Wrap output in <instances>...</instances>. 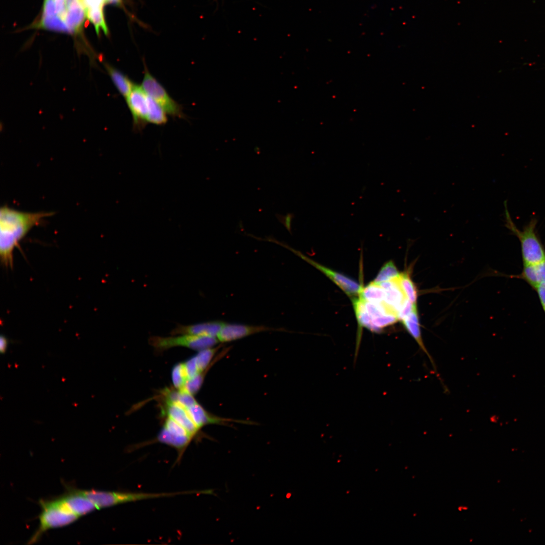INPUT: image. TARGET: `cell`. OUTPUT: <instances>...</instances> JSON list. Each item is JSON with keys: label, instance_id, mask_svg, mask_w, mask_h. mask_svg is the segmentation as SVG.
Wrapping results in <instances>:
<instances>
[{"label": "cell", "instance_id": "obj_4", "mask_svg": "<svg viewBox=\"0 0 545 545\" xmlns=\"http://www.w3.org/2000/svg\"><path fill=\"white\" fill-rule=\"evenodd\" d=\"M81 493L96 506L97 509L144 500L173 497L177 493H148L118 491L81 490Z\"/></svg>", "mask_w": 545, "mask_h": 545}, {"label": "cell", "instance_id": "obj_3", "mask_svg": "<svg viewBox=\"0 0 545 545\" xmlns=\"http://www.w3.org/2000/svg\"><path fill=\"white\" fill-rule=\"evenodd\" d=\"M506 227L519 240L523 265L538 263L545 260V249L535 232L536 221L532 219L522 230L514 224L506 209Z\"/></svg>", "mask_w": 545, "mask_h": 545}, {"label": "cell", "instance_id": "obj_20", "mask_svg": "<svg viewBox=\"0 0 545 545\" xmlns=\"http://www.w3.org/2000/svg\"><path fill=\"white\" fill-rule=\"evenodd\" d=\"M358 296L365 301L381 303L384 301L385 293L379 284L372 282L362 287Z\"/></svg>", "mask_w": 545, "mask_h": 545}, {"label": "cell", "instance_id": "obj_6", "mask_svg": "<svg viewBox=\"0 0 545 545\" xmlns=\"http://www.w3.org/2000/svg\"><path fill=\"white\" fill-rule=\"evenodd\" d=\"M141 86L146 94L156 101L168 114L183 117L181 105L169 95L164 87L147 69L145 70Z\"/></svg>", "mask_w": 545, "mask_h": 545}, {"label": "cell", "instance_id": "obj_29", "mask_svg": "<svg viewBox=\"0 0 545 545\" xmlns=\"http://www.w3.org/2000/svg\"><path fill=\"white\" fill-rule=\"evenodd\" d=\"M372 323L381 332L382 329L392 325L399 320L397 315L394 314H386L371 319Z\"/></svg>", "mask_w": 545, "mask_h": 545}, {"label": "cell", "instance_id": "obj_36", "mask_svg": "<svg viewBox=\"0 0 545 545\" xmlns=\"http://www.w3.org/2000/svg\"><path fill=\"white\" fill-rule=\"evenodd\" d=\"M540 304L545 314V284L539 285L535 289Z\"/></svg>", "mask_w": 545, "mask_h": 545}, {"label": "cell", "instance_id": "obj_24", "mask_svg": "<svg viewBox=\"0 0 545 545\" xmlns=\"http://www.w3.org/2000/svg\"><path fill=\"white\" fill-rule=\"evenodd\" d=\"M219 347V346L214 348L212 347L200 350L194 356L200 373L203 372L206 369L209 367L210 363Z\"/></svg>", "mask_w": 545, "mask_h": 545}, {"label": "cell", "instance_id": "obj_35", "mask_svg": "<svg viewBox=\"0 0 545 545\" xmlns=\"http://www.w3.org/2000/svg\"><path fill=\"white\" fill-rule=\"evenodd\" d=\"M86 9V11L90 9L101 8L106 3L105 0H82Z\"/></svg>", "mask_w": 545, "mask_h": 545}, {"label": "cell", "instance_id": "obj_15", "mask_svg": "<svg viewBox=\"0 0 545 545\" xmlns=\"http://www.w3.org/2000/svg\"><path fill=\"white\" fill-rule=\"evenodd\" d=\"M515 277L524 280L534 290L545 284V260L536 264L523 265L521 273Z\"/></svg>", "mask_w": 545, "mask_h": 545}, {"label": "cell", "instance_id": "obj_21", "mask_svg": "<svg viewBox=\"0 0 545 545\" xmlns=\"http://www.w3.org/2000/svg\"><path fill=\"white\" fill-rule=\"evenodd\" d=\"M148 114L147 122L156 125H162L167 121L166 112L153 99L148 95Z\"/></svg>", "mask_w": 545, "mask_h": 545}, {"label": "cell", "instance_id": "obj_9", "mask_svg": "<svg viewBox=\"0 0 545 545\" xmlns=\"http://www.w3.org/2000/svg\"><path fill=\"white\" fill-rule=\"evenodd\" d=\"M275 330L274 328L263 325H251L237 323H225L216 337L219 342H229L256 333Z\"/></svg>", "mask_w": 545, "mask_h": 545}, {"label": "cell", "instance_id": "obj_8", "mask_svg": "<svg viewBox=\"0 0 545 545\" xmlns=\"http://www.w3.org/2000/svg\"><path fill=\"white\" fill-rule=\"evenodd\" d=\"M126 98L134 126L141 128L147 122L148 95L141 86L135 84Z\"/></svg>", "mask_w": 545, "mask_h": 545}, {"label": "cell", "instance_id": "obj_14", "mask_svg": "<svg viewBox=\"0 0 545 545\" xmlns=\"http://www.w3.org/2000/svg\"><path fill=\"white\" fill-rule=\"evenodd\" d=\"M86 16V9L82 0H66L67 25L74 33L81 30Z\"/></svg>", "mask_w": 545, "mask_h": 545}, {"label": "cell", "instance_id": "obj_25", "mask_svg": "<svg viewBox=\"0 0 545 545\" xmlns=\"http://www.w3.org/2000/svg\"><path fill=\"white\" fill-rule=\"evenodd\" d=\"M87 18L94 25L96 33L99 34L101 28L105 34L107 35L108 30L106 25L103 9L94 8L86 11Z\"/></svg>", "mask_w": 545, "mask_h": 545}, {"label": "cell", "instance_id": "obj_28", "mask_svg": "<svg viewBox=\"0 0 545 545\" xmlns=\"http://www.w3.org/2000/svg\"><path fill=\"white\" fill-rule=\"evenodd\" d=\"M205 373L206 370L192 378L188 379L182 389L185 390L193 395L195 394L202 386Z\"/></svg>", "mask_w": 545, "mask_h": 545}, {"label": "cell", "instance_id": "obj_1", "mask_svg": "<svg viewBox=\"0 0 545 545\" xmlns=\"http://www.w3.org/2000/svg\"><path fill=\"white\" fill-rule=\"evenodd\" d=\"M53 212H27L7 205L0 209V257L6 267L13 266V251L19 242L34 227L39 225Z\"/></svg>", "mask_w": 545, "mask_h": 545}, {"label": "cell", "instance_id": "obj_32", "mask_svg": "<svg viewBox=\"0 0 545 545\" xmlns=\"http://www.w3.org/2000/svg\"><path fill=\"white\" fill-rule=\"evenodd\" d=\"M57 15L54 0H44L42 17H51Z\"/></svg>", "mask_w": 545, "mask_h": 545}, {"label": "cell", "instance_id": "obj_7", "mask_svg": "<svg viewBox=\"0 0 545 545\" xmlns=\"http://www.w3.org/2000/svg\"><path fill=\"white\" fill-rule=\"evenodd\" d=\"M275 243L290 250L296 255L305 260L307 262L311 264L315 268L319 270L332 282L340 287L348 296L352 298L359 296L362 287L356 282L342 274L318 263L306 256L300 252L290 247L289 246L283 242L276 240Z\"/></svg>", "mask_w": 545, "mask_h": 545}, {"label": "cell", "instance_id": "obj_11", "mask_svg": "<svg viewBox=\"0 0 545 545\" xmlns=\"http://www.w3.org/2000/svg\"><path fill=\"white\" fill-rule=\"evenodd\" d=\"M165 411L171 417L182 425L194 438L199 429L190 416L187 409L180 404L165 399Z\"/></svg>", "mask_w": 545, "mask_h": 545}, {"label": "cell", "instance_id": "obj_34", "mask_svg": "<svg viewBox=\"0 0 545 545\" xmlns=\"http://www.w3.org/2000/svg\"><path fill=\"white\" fill-rule=\"evenodd\" d=\"M56 12L65 21L66 15V0H54Z\"/></svg>", "mask_w": 545, "mask_h": 545}, {"label": "cell", "instance_id": "obj_31", "mask_svg": "<svg viewBox=\"0 0 545 545\" xmlns=\"http://www.w3.org/2000/svg\"><path fill=\"white\" fill-rule=\"evenodd\" d=\"M184 363L188 379L192 378L201 373L198 370L194 356Z\"/></svg>", "mask_w": 545, "mask_h": 545}, {"label": "cell", "instance_id": "obj_19", "mask_svg": "<svg viewBox=\"0 0 545 545\" xmlns=\"http://www.w3.org/2000/svg\"><path fill=\"white\" fill-rule=\"evenodd\" d=\"M352 303L355 315L360 327H364L375 332L379 333L380 331L373 325L371 318L368 313L364 301L358 296L352 298Z\"/></svg>", "mask_w": 545, "mask_h": 545}, {"label": "cell", "instance_id": "obj_22", "mask_svg": "<svg viewBox=\"0 0 545 545\" xmlns=\"http://www.w3.org/2000/svg\"><path fill=\"white\" fill-rule=\"evenodd\" d=\"M397 279L406 298L412 303L416 304L417 290L408 272L400 273Z\"/></svg>", "mask_w": 545, "mask_h": 545}, {"label": "cell", "instance_id": "obj_30", "mask_svg": "<svg viewBox=\"0 0 545 545\" xmlns=\"http://www.w3.org/2000/svg\"><path fill=\"white\" fill-rule=\"evenodd\" d=\"M416 307H417L416 304L412 303L410 300L406 299L398 313L399 320L402 321L407 317Z\"/></svg>", "mask_w": 545, "mask_h": 545}, {"label": "cell", "instance_id": "obj_37", "mask_svg": "<svg viewBox=\"0 0 545 545\" xmlns=\"http://www.w3.org/2000/svg\"><path fill=\"white\" fill-rule=\"evenodd\" d=\"M8 341L4 336H1L0 338V352L2 354H5L7 350Z\"/></svg>", "mask_w": 545, "mask_h": 545}, {"label": "cell", "instance_id": "obj_17", "mask_svg": "<svg viewBox=\"0 0 545 545\" xmlns=\"http://www.w3.org/2000/svg\"><path fill=\"white\" fill-rule=\"evenodd\" d=\"M402 322L407 332L416 341L420 349L427 355L433 365L432 359H431V357L426 350L422 340L417 307L407 317L403 319Z\"/></svg>", "mask_w": 545, "mask_h": 545}, {"label": "cell", "instance_id": "obj_10", "mask_svg": "<svg viewBox=\"0 0 545 545\" xmlns=\"http://www.w3.org/2000/svg\"><path fill=\"white\" fill-rule=\"evenodd\" d=\"M59 498L69 510L79 517L97 509L80 489L68 487L67 493Z\"/></svg>", "mask_w": 545, "mask_h": 545}, {"label": "cell", "instance_id": "obj_16", "mask_svg": "<svg viewBox=\"0 0 545 545\" xmlns=\"http://www.w3.org/2000/svg\"><path fill=\"white\" fill-rule=\"evenodd\" d=\"M190 416L200 429L204 426L211 424H222L230 419L220 417L206 411L198 402L187 408Z\"/></svg>", "mask_w": 545, "mask_h": 545}, {"label": "cell", "instance_id": "obj_18", "mask_svg": "<svg viewBox=\"0 0 545 545\" xmlns=\"http://www.w3.org/2000/svg\"><path fill=\"white\" fill-rule=\"evenodd\" d=\"M103 66L116 88L124 97H126L131 91L135 84L124 74L112 65L104 63Z\"/></svg>", "mask_w": 545, "mask_h": 545}, {"label": "cell", "instance_id": "obj_27", "mask_svg": "<svg viewBox=\"0 0 545 545\" xmlns=\"http://www.w3.org/2000/svg\"><path fill=\"white\" fill-rule=\"evenodd\" d=\"M172 379L174 387L178 390L184 388L188 377L184 363L176 364L172 370Z\"/></svg>", "mask_w": 545, "mask_h": 545}, {"label": "cell", "instance_id": "obj_26", "mask_svg": "<svg viewBox=\"0 0 545 545\" xmlns=\"http://www.w3.org/2000/svg\"><path fill=\"white\" fill-rule=\"evenodd\" d=\"M400 273L398 271L394 262L389 261L384 264L380 268L376 277L374 280V282L380 284L381 283L392 280L397 278Z\"/></svg>", "mask_w": 545, "mask_h": 545}, {"label": "cell", "instance_id": "obj_12", "mask_svg": "<svg viewBox=\"0 0 545 545\" xmlns=\"http://www.w3.org/2000/svg\"><path fill=\"white\" fill-rule=\"evenodd\" d=\"M224 323L223 321H212L186 325L178 324L171 331V334L216 337Z\"/></svg>", "mask_w": 545, "mask_h": 545}, {"label": "cell", "instance_id": "obj_2", "mask_svg": "<svg viewBox=\"0 0 545 545\" xmlns=\"http://www.w3.org/2000/svg\"><path fill=\"white\" fill-rule=\"evenodd\" d=\"M39 505L41 508L39 524L29 540V544L36 542L46 531L69 525L79 518L68 509L59 497L50 500H41Z\"/></svg>", "mask_w": 545, "mask_h": 545}, {"label": "cell", "instance_id": "obj_13", "mask_svg": "<svg viewBox=\"0 0 545 545\" xmlns=\"http://www.w3.org/2000/svg\"><path fill=\"white\" fill-rule=\"evenodd\" d=\"M397 278L379 284L383 288L385 293L384 303L398 316V313L407 298Z\"/></svg>", "mask_w": 545, "mask_h": 545}, {"label": "cell", "instance_id": "obj_5", "mask_svg": "<svg viewBox=\"0 0 545 545\" xmlns=\"http://www.w3.org/2000/svg\"><path fill=\"white\" fill-rule=\"evenodd\" d=\"M219 342L215 337L190 335H172L171 337L151 336L149 344L156 350L163 351L175 347H184L196 350L212 347Z\"/></svg>", "mask_w": 545, "mask_h": 545}, {"label": "cell", "instance_id": "obj_33", "mask_svg": "<svg viewBox=\"0 0 545 545\" xmlns=\"http://www.w3.org/2000/svg\"><path fill=\"white\" fill-rule=\"evenodd\" d=\"M276 216L279 222L281 223L286 228V229L290 233L292 234V222L293 219L294 217V214L293 213H288L285 215L277 214L276 215Z\"/></svg>", "mask_w": 545, "mask_h": 545}, {"label": "cell", "instance_id": "obj_38", "mask_svg": "<svg viewBox=\"0 0 545 545\" xmlns=\"http://www.w3.org/2000/svg\"><path fill=\"white\" fill-rule=\"evenodd\" d=\"M106 3L112 4L117 6H121L123 4V0H105Z\"/></svg>", "mask_w": 545, "mask_h": 545}, {"label": "cell", "instance_id": "obj_23", "mask_svg": "<svg viewBox=\"0 0 545 545\" xmlns=\"http://www.w3.org/2000/svg\"><path fill=\"white\" fill-rule=\"evenodd\" d=\"M40 28L67 33H74L66 22L58 15L51 17H41L38 24Z\"/></svg>", "mask_w": 545, "mask_h": 545}]
</instances>
